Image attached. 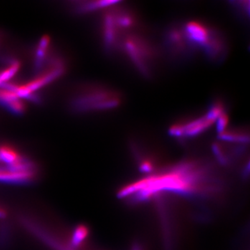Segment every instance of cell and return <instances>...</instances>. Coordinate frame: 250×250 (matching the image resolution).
<instances>
[{"instance_id": "cell-15", "label": "cell", "mask_w": 250, "mask_h": 250, "mask_svg": "<svg viewBox=\"0 0 250 250\" xmlns=\"http://www.w3.org/2000/svg\"><path fill=\"white\" fill-rule=\"evenodd\" d=\"M155 169L154 163L150 159H145L140 162L139 170L143 173H152Z\"/></svg>"}, {"instance_id": "cell-17", "label": "cell", "mask_w": 250, "mask_h": 250, "mask_svg": "<svg viewBox=\"0 0 250 250\" xmlns=\"http://www.w3.org/2000/svg\"><path fill=\"white\" fill-rule=\"evenodd\" d=\"M132 250H141V248H140L139 246H135L134 247V248H133Z\"/></svg>"}, {"instance_id": "cell-8", "label": "cell", "mask_w": 250, "mask_h": 250, "mask_svg": "<svg viewBox=\"0 0 250 250\" xmlns=\"http://www.w3.org/2000/svg\"><path fill=\"white\" fill-rule=\"evenodd\" d=\"M23 65L18 54L0 36V86L16 83L21 77Z\"/></svg>"}, {"instance_id": "cell-11", "label": "cell", "mask_w": 250, "mask_h": 250, "mask_svg": "<svg viewBox=\"0 0 250 250\" xmlns=\"http://www.w3.org/2000/svg\"><path fill=\"white\" fill-rule=\"evenodd\" d=\"M212 152L219 164L227 166L230 162L231 156L229 153L228 147L222 143L215 142L212 144Z\"/></svg>"}, {"instance_id": "cell-4", "label": "cell", "mask_w": 250, "mask_h": 250, "mask_svg": "<svg viewBox=\"0 0 250 250\" xmlns=\"http://www.w3.org/2000/svg\"><path fill=\"white\" fill-rule=\"evenodd\" d=\"M123 100V95L115 88L100 83H88L72 95L70 105L78 113H100L117 109Z\"/></svg>"}, {"instance_id": "cell-14", "label": "cell", "mask_w": 250, "mask_h": 250, "mask_svg": "<svg viewBox=\"0 0 250 250\" xmlns=\"http://www.w3.org/2000/svg\"><path fill=\"white\" fill-rule=\"evenodd\" d=\"M229 116L228 114V111L224 112L223 114L218 117V119L215 121V125L216 127V131L218 134H221L223 131L229 127Z\"/></svg>"}, {"instance_id": "cell-7", "label": "cell", "mask_w": 250, "mask_h": 250, "mask_svg": "<svg viewBox=\"0 0 250 250\" xmlns=\"http://www.w3.org/2000/svg\"><path fill=\"white\" fill-rule=\"evenodd\" d=\"M215 123V120L206 111L199 116L189 117L172 123L169 126L167 133L176 139H193L205 134Z\"/></svg>"}, {"instance_id": "cell-6", "label": "cell", "mask_w": 250, "mask_h": 250, "mask_svg": "<svg viewBox=\"0 0 250 250\" xmlns=\"http://www.w3.org/2000/svg\"><path fill=\"white\" fill-rule=\"evenodd\" d=\"M162 43L167 55L177 62L188 60L196 54L185 35L182 22H173L166 27Z\"/></svg>"}, {"instance_id": "cell-13", "label": "cell", "mask_w": 250, "mask_h": 250, "mask_svg": "<svg viewBox=\"0 0 250 250\" xmlns=\"http://www.w3.org/2000/svg\"><path fill=\"white\" fill-rule=\"evenodd\" d=\"M231 6L243 18H249L250 2L248 1H231Z\"/></svg>"}, {"instance_id": "cell-16", "label": "cell", "mask_w": 250, "mask_h": 250, "mask_svg": "<svg viewBox=\"0 0 250 250\" xmlns=\"http://www.w3.org/2000/svg\"><path fill=\"white\" fill-rule=\"evenodd\" d=\"M6 215H7L6 210L4 208H2V207H0V218H6Z\"/></svg>"}, {"instance_id": "cell-12", "label": "cell", "mask_w": 250, "mask_h": 250, "mask_svg": "<svg viewBox=\"0 0 250 250\" xmlns=\"http://www.w3.org/2000/svg\"><path fill=\"white\" fill-rule=\"evenodd\" d=\"M89 236V229L85 225H80L74 229L71 237L70 245L73 248H77L83 245V242Z\"/></svg>"}, {"instance_id": "cell-1", "label": "cell", "mask_w": 250, "mask_h": 250, "mask_svg": "<svg viewBox=\"0 0 250 250\" xmlns=\"http://www.w3.org/2000/svg\"><path fill=\"white\" fill-rule=\"evenodd\" d=\"M208 171L197 161H184L160 173L127 184L118 192L120 199L145 202L164 193L195 195L202 192Z\"/></svg>"}, {"instance_id": "cell-3", "label": "cell", "mask_w": 250, "mask_h": 250, "mask_svg": "<svg viewBox=\"0 0 250 250\" xmlns=\"http://www.w3.org/2000/svg\"><path fill=\"white\" fill-rule=\"evenodd\" d=\"M106 10L102 24L104 46L109 53L120 52L123 41L128 34L138 30L139 18L132 9L121 4Z\"/></svg>"}, {"instance_id": "cell-5", "label": "cell", "mask_w": 250, "mask_h": 250, "mask_svg": "<svg viewBox=\"0 0 250 250\" xmlns=\"http://www.w3.org/2000/svg\"><path fill=\"white\" fill-rule=\"evenodd\" d=\"M120 52L141 76L151 78L154 73L158 50L152 41L137 30L128 34L121 44Z\"/></svg>"}, {"instance_id": "cell-2", "label": "cell", "mask_w": 250, "mask_h": 250, "mask_svg": "<svg viewBox=\"0 0 250 250\" xmlns=\"http://www.w3.org/2000/svg\"><path fill=\"white\" fill-rule=\"evenodd\" d=\"M182 24L188 41L196 53L201 52L213 63H220L226 59L228 41L221 31L199 20H190Z\"/></svg>"}, {"instance_id": "cell-10", "label": "cell", "mask_w": 250, "mask_h": 250, "mask_svg": "<svg viewBox=\"0 0 250 250\" xmlns=\"http://www.w3.org/2000/svg\"><path fill=\"white\" fill-rule=\"evenodd\" d=\"M218 139L223 142L236 145H246L250 142V135L248 131L244 128H229L218 134Z\"/></svg>"}, {"instance_id": "cell-9", "label": "cell", "mask_w": 250, "mask_h": 250, "mask_svg": "<svg viewBox=\"0 0 250 250\" xmlns=\"http://www.w3.org/2000/svg\"><path fill=\"white\" fill-rule=\"evenodd\" d=\"M36 176V168L29 166H14L0 164V182L6 184H28Z\"/></svg>"}]
</instances>
